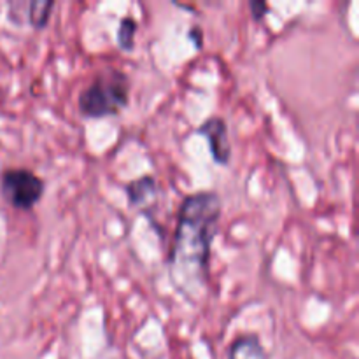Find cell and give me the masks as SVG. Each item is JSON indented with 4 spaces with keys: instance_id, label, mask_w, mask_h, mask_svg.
Wrapping results in <instances>:
<instances>
[{
    "instance_id": "obj_1",
    "label": "cell",
    "mask_w": 359,
    "mask_h": 359,
    "mask_svg": "<svg viewBox=\"0 0 359 359\" xmlns=\"http://www.w3.org/2000/svg\"><path fill=\"white\" fill-rule=\"evenodd\" d=\"M219 217L221 198L214 191H200L182 200L168 256V272L175 290L188 300H195L205 290Z\"/></svg>"
},
{
    "instance_id": "obj_2",
    "label": "cell",
    "mask_w": 359,
    "mask_h": 359,
    "mask_svg": "<svg viewBox=\"0 0 359 359\" xmlns=\"http://www.w3.org/2000/svg\"><path fill=\"white\" fill-rule=\"evenodd\" d=\"M130 79L119 70L98 74L97 79L81 91L77 98L79 112L84 118L100 119L118 116L128 105Z\"/></svg>"
},
{
    "instance_id": "obj_3",
    "label": "cell",
    "mask_w": 359,
    "mask_h": 359,
    "mask_svg": "<svg viewBox=\"0 0 359 359\" xmlns=\"http://www.w3.org/2000/svg\"><path fill=\"white\" fill-rule=\"evenodd\" d=\"M46 184L42 177L28 168H7L0 177V193L11 207L30 210L42 200Z\"/></svg>"
},
{
    "instance_id": "obj_4",
    "label": "cell",
    "mask_w": 359,
    "mask_h": 359,
    "mask_svg": "<svg viewBox=\"0 0 359 359\" xmlns=\"http://www.w3.org/2000/svg\"><path fill=\"white\" fill-rule=\"evenodd\" d=\"M196 133L209 140L210 154L219 165H228L231 158V144L228 139L226 121L219 116H210L196 128Z\"/></svg>"
},
{
    "instance_id": "obj_5",
    "label": "cell",
    "mask_w": 359,
    "mask_h": 359,
    "mask_svg": "<svg viewBox=\"0 0 359 359\" xmlns=\"http://www.w3.org/2000/svg\"><path fill=\"white\" fill-rule=\"evenodd\" d=\"M126 195H128L130 205L140 209L142 212H147L153 209L158 200V186L154 177L144 175V177L135 179L130 184H126Z\"/></svg>"
},
{
    "instance_id": "obj_6",
    "label": "cell",
    "mask_w": 359,
    "mask_h": 359,
    "mask_svg": "<svg viewBox=\"0 0 359 359\" xmlns=\"http://www.w3.org/2000/svg\"><path fill=\"white\" fill-rule=\"evenodd\" d=\"M228 359H269V354L258 337L242 335L228 347Z\"/></svg>"
},
{
    "instance_id": "obj_7",
    "label": "cell",
    "mask_w": 359,
    "mask_h": 359,
    "mask_svg": "<svg viewBox=\"0 0 359 359\" xmlns=\"http://www.w3.org/2000/svg\"><path fill=\"white\" fill-rule=\"evenodd\" d=\"M55 9L53 0H32L28 4V23L34 30H44L51 20V13Z\"/></svg>"
},
{
    "instance_id": "obj_8",
    "label": "cell",
    "mask_w": 359,
    "mask_h": 359,
    "mask_svg": "<svg viewBox=\"0 0 359 359\" xmlns=\"http://www.w3.org/2000/svg\"><path fill=\"white\" fill-rule=\"evenodd\" d=\"M137 28H139V25H137V21L132 16H125L119 21L116 39H118V46L121 51H132L135 48Z\"/></svg>"
},
{
    "instance_id": "obj_9",
    "label": "cell",
    "mask_w": 359,
    "mask_h": 359,
    "mask_svg": "<svg viewBox=\"0 0 359 359\" xmlns=\"http://www.w3.org/2000/svg\"><path fill=\"white\" fill-rule=\"evenodd\" d=\"M249 9H251V16L255 21H262L269 13V4L263 0H251L249 2Z\"/></svg>"
},
{
    "instance_id": "obj_10",
    "label": "cell",
    "mask_w": 359,
    "mask_h": 359,
    "mask_svg": "<svg viewBox=\"0 0 359 359\" xmlns=\"http://www.w3.org/2000/svg\"><path fill=\"white\" fill-rule=\"evenodd\" d=\"M188 37L191 39L193 42H195V46L196 48H202V41H203V35H202V30H200L198 27H195V28H191V32H189L188 34Z\"/></svg>"
}]
</instances>
